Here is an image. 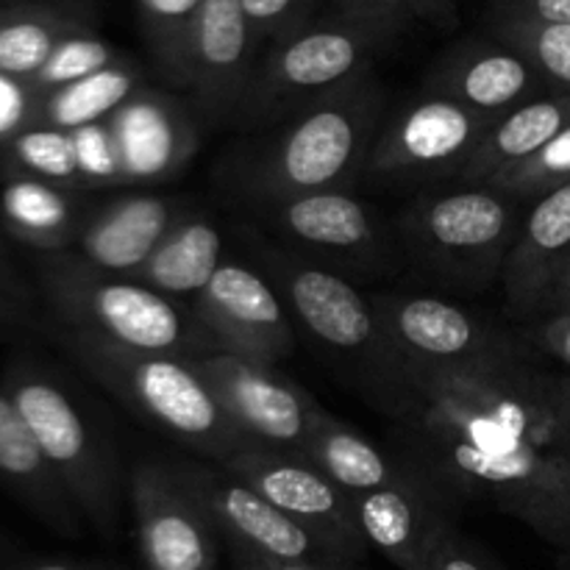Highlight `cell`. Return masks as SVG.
<instances>
[{"label":"cell","mask_w":570,"mask_h":570,"mask_svg":"<svg viewBox=\"0 0 570 570\" xmlns=\"http://www.w3.org/2000/svg\"><path fill=\"white\" fill-rule=\"evenodd\" d=\"M557 373L527 343L445 367L373 362L379 404L395 432V460L456 510L484 504L568 551L570 434Z\"/></svg>","instance_id":"6da1fadb"},{"label":"cell","mask_w":570,"mask_h":570,"mask_svg":"<svg viewBox=\"0 0 570 570\" xmlns=\"http://www.w3.org/2000/svg\"><path fill=\"white\" fill-rule=\"evenodd\" d=\"M384 126V89L365 72L304 106L239 156L232 181L254 204H282L312 193H348L362 178Z\"/></svg>","instance_id":"7a4b0ae2"},{"label":"cell","mask_w":570,"mask_h":570,"mask_svg":"<svg viewBox=\"0 0 570 570\" xmlns=\"http://www.w3.org/2000/svg\"><path fill=\"white\" fill-rule=\"evenodd\" d=\"M0 384L14 399L83 521L100 538H115L122 504L120 460L87 399L65 373L31 351H17L6 362Z\"/></svg>","instance_id":"3957f363"},{"label":"cell","mask_w":570,"mask_h":570,"mask_svg":"<svg viewBox=\"0 0 570 570\" xmlns=\"http://www.w3.org/2000/svg\"><path fill=\"white\" fill-rule=\"evenodd\" d=\"M33 278L50 328L189 362L217 351L198 323L189 326L170 298L137 278L95 271L72 254H37Z\"/></svg>","instance_id":"277c9868"},{"label":"cell","mask_w":570,"mask_h":570,"mask_svg":"<svg viewBox=\"0 0 570 570\" xmlns=\"http://www.w3.org/2000/svg\"><path fill=\"white\" fill-rule=\"evenodd\" d=\"M50 334L100 387L206 462L220 465L250 443L189 360L120 348L65 328Z\"/></svg>","instance_id":"5b68a950"},{"label":"cell","mask_w":570,"mask_h":570,"mask_svg":"<svg viewBox=\"0 0 570 570\" xmlns=\"http://www.w3.org/2000/svg\"><path fill=\"white\" fill-rule=\"evenodd\" d=\"M521 204L493 187H462L412 200L401 215V237L434 276L468 289L501 282L521 232Z\"/></svg>","instance_id":"8992f818"},{"label":"cell","mask_w":570,"mask_h":570,"mask_svg":"<svg viewBox=\"0 0 570 570\" xmlns=\"http://www.w3.org/2000/svg\"><path fill=\"white\" fill-rule=\"evenodd\" d=\"M390 42L384 33L343 17L309 22L259 59L234 126L273 131L304 106L371 72L376 53Z\"/></svg>","instance_id":"52a82bcc"},{"label":"cell","mask_w":570,"mask_h":570,"mask_svg":"<svg viewBox=\"0 0 570 570\" xmlns=\"http://www.w3.org/2000/svg\"><path fill=\"white\" fill-rule=\"evenodd\" d=\"M220 465L265 495L276 510L301 523L337 562L351 566L367 551L354 499L340 490L309 456L248 443Z\"/></svg>","instance_id":"ba28073f"},{"label":"cell","mask_w":570,"mask_h":570,"mask_svg":"<svg viewBox=\"0 0 570 570\" xmlns=\"http://www.w3.org/2000/svg\"><path fill=\"white\" fill-rule=\"evenodd\" d=\"M490 126L456 100L423 89L384 120L362 178L382 184L454 181Z\"/></svg>","instance_id":"9c48e42d"},{"label":"cell","mask_w":570,"mask_h":570,"mask_svg":"<svg viewBox=\"0 0 570 570\" xmlns=\"http://www.w3.org/2000/svg\"><path fill=\"white\" fill-rule=\"evenodd\" d=\"M379 317V345L373 362L417 367H445L504 354L521 345L504 328L482 321L465 306L432 295L384 293L373 301Z\"/></svg>","instance_id":"30bf717a"},{"label":"cell","mask_w":570,"mask_h":570,"mask_svg":"<svg viewBox=\"0 0 570 570\" xmlns=\"http://www.w3.org/2000/svg\"><path fill=\"white\" fill-rule=\"evenodd\" d=\"M193 367L250 443L306 456L312 429L326 410L293 379L226 351H209Z\"/></svg>","instance_id":"8fae6325"},{"label":"cell","mask_w":570,"mask_h":570,"mask_svg":"<svg viewBox=\"0 0 570 570\" xmlns=\"http://www.w3.org/2000/svg\"><path fill=\"white\" fill-rule=\"evenodd\" d=\"M193 317L217 351L250 362L276 365L295 348L293 323L278 289L265 273L239 262H223L195 298Z\"/></svg>","instance_id":"7c38bea8"},{"label":"cell","mask_w":570,"mask_h":570,"mask_svg":"<svg viewBox=\"0 0 570 570\" xmlns=\"http://www.w3.org/2000/svg\"><path fill=\"white\" fill-rule=\"evenodd\" d=\"M226 543L276 562H337L301 523L217 462H173Z\"/></svg>","instance_id":"4fadbf2b"},{"label":"cell","mask_w":570,"mask_h":570,"mask_svg":"<svg viewBox=\"0 0 570 570\" xmlns=\"http://www.w3.org/2000/svg\"><path fill=\"white\" fill-rule=\"evenodd\" d=\"M139 551L148 570H215L217 529L189 493L176 465L145 460L128 482Z\"/></svg>","instance_id":"5bb4252c"},{"label":"cell","mask_w":570,"mask_h":570,"mask_svg":"<svg viewBox=\"0 0 570 570\" xmlns=\"http://www.w3.org/2000/svg\"><path fill=\"white\" fill-rule=\"evenodd\" d=\"M259 45L239 0H204L189 45L187 92L206 128L237 122L259 67Z\"/></svg>","instance_id":"9a60e30c"},{"label":"cell","mask_w":570,"mask_h":570,"mask_svg":"<svg viewBox=\"0 0 570 570\" xmlns=\"http://www.w3.org/2000/svg\"><path fill=\"white\" fill-rule=\"evenodd\" d=\"M262 271L284 298L295 321L326 348L367 354L379 345V317L348 278L326 267L306 265L284 250H262Z\"/></svg>","instance_id":"2e32d148"},{"label":"cell","mask_w":570,"mask_h":570,"mask_svg":"<svg viewBox=\"0 0 570 570\" xmlns=\"http://www.w3.org/2000/svg\"><path fill=\"white\" fill-rule=\"evenodd\" d=\"M120 184L176 178L200 145L193 104L165 89L139 87L106 120Z\"/></svg>","instance_id":"e0dca14e"},{"label":"cell","mask_w":570,"mask_h":570,"mask_svg":"<svg viewBox=\"0 0 570 570\" xmlns=\"http://www.w3.org/2000/svg\"><path fill=\"white\" fill-rule=\"evenodd\" d=\"M354 507L367 546L401 570L426 568L434 543L456 527L460 512L406 465L399 479L354 499Z\"/></svg>","instance_id":"ac0fdd59"},{"label":"cell","mask_w":570,"mask_h":570,"mask_svg":"<svg viewBox=\"0 0 570 570\" xmlns=\"http://www.w3.org/2000/svg\"><path fill=\"white\" fill-rule=\"evenodd\" d=\"M262 217L298 250L345 267H379L390 250L371 209L343 189L267 204Z\"/></svg>","instance_id":"d6986e66"},{"label":"cell","mask_w":570,"mask_h":570,"mask_svg":"<svg viewBox=\"0 0 570 570\" xmlns=\"http://www.w3.org/2000/svg\"><path fill=\"white\" fill-rule=\"evenodd\" d=\"M423 89L445 95L490 122L529 100L551 95L532 61L499 39H468L451 48L429 72Z\"/></svg>","instance_id":"ffe728a7"},{"label":"cell","mask_w":570,"mask_h":570,"mask_svg":"<svg viewBox=\"0 0 570 570\" xmlns=\"http://www.w3.org/2000/svg\"><path fill=\"white\" fill-rule=\"evenodd\" d=\"M189 212L173 195L131 193L92 204L70 254L95 271L137 278L165 234Z\"/></svg>","instance_id":"44dd1931"},{"label":"cell","mask_w":570,"mask_h":570,"mask_svg":"<svg viewBox=\"0 0 570 570\" xmlns=\"http://www.w3.org/2000/svg\"><path fill=\"white\" fill-rule=\"evenodd\" d=\"M570 259V184L532 200L510 250L501 287L515 321H534L540 298Z\"/></svg>","instance_id":"7402d4cb"},{"label":"cell","mask_w":570,"mask_h":570,"mask_svg":"<svg viewBox=\"0 0 570 570\" xmlns=\"http://www.w3.org/2000/svg\"><path fill=\"white\" fill-rule=\"evenodd\" d=\"M0 484L50 532L61 538H81L87 521L72 504L53 468L48 465L37 438L3 384H0Z\"/></svg>","instance_id":"603a6c76"},{"label":"cell","mask_w":570,"mask_h":570,"mask_svg":"<svg viewBox=\"0 0 570 570\" xmlns=\"http://www.w3.org/2000/svg\"><path fill=\"white\" fill-rule=\"evenodd\" d=\"M92 204L87 193L26 176H0V226L37 254H70Z\"/></svg>","instance_id":"cb8c5ba5"},{"label":"cell","mask_w":570,"mask_h":570,"mask_svg":"<svg viewBox=\"0 0 570 570\" xmlns=\"http://www.w3.org/2000/svg\"><path fill=\"white\" fill-rule=\"evenodd\" d=\"M570 128V92H551L518 106L495 120L482 137L479 148L454 181L462 187L488 184L499 173L532 159Z\"/></svg>","instance_id":"d4e9b609"},{"label":"cell","mask_w":570,"mask_h":570,"mask_svg":"<svg viewBox=\"0 0 570 570\" xmlns=\"http://www.w3.org/2000/svg\"><path fill=\"white\" fill-rule=\"evenodd\" d=\"M223 234L212 217L189 209L154 250L137 282L165 298H198L223 265Z\"/></svg>","instance_id":"484cf974"},{"label":"cell","mask_w":570,"mask_h":570,"mask_svg":"<svg viewBox=\"0 0 570 570\" xmlns=\"http://www.w3.org/2000/svg\"><path fill=\"white\" fill-rule=\"evenodd\" d=\"M306 456L351 499H360V495L384 488L404 471L399 460H390L365 434L345 426L328 412H323L321 421L312 429Z\"/></svg>","instance_id":"4316f807"},{"label":"cell","mask_w":570,"mask_h":570,"mask_svg":"<svg viewBox=\"0 0 570 570\" xmlns=\"http://www.w3.org/2000/svg\"><path fill=\"white\" fill-rule=\"evenodd\" d=\"M81 31H92V20L59 6H0V72L28 81L67 37Z\"/></svg>","instance_id":"83f0119b"},{"label":"cell","mask_w":570,"mask_h":570,"mask_svg":"<svg viewBox=\"0 0 570 570\" xmlns=\"http://www.w3.org/2000/svg\"><path fill=\"white\" fill-rule=\"evenodd\" d=\"M139 87H145L142 67L134 59H122L81 81L42 95L33 126H50L61 131L95 126V122L109 120Z\"/></svg>","instance_id":"f1b7e54d"},{"label":"cell","mask_w":570,"mask_h":570,"mask_svg":"<svg viewBox=\"0 0 570 570\" xmlns=\"http://www.w3.org/2000/svg\"><path fill=\"white\" fill-rule=\"evenodd\" d=\"M0 176H26L87 193L78 170L76 137L50 126H28L0 142Z\"/></svg>","instance_id":"f546056e"},{"label":"cell","mask_w":570,"mask_h":570,"mask_svg":"<svg viewBox=\"0 0 570 570\" xmlns=\"http://www.w3.org/2000/svg\"><path fill=\"white\" fill-rule=\"evenodd\" d=\"M139 26L156 72L173 89L189 87V45L204 0H137Z\"/></svg>","instance_id":"4dcf8cb0"},{"label":"cell","mask_w":570,"mask_h":570,"mask_svg":"<svg viewBox=\"0 0 570 570\" xmlns=\"http://www.w3.org/2000/svg\"><path fill=\"white\" fill-rule=\"evenodd\" d=\"M488 26L493 39L532 61L551 92H570V26L540 22L499 6H490Z\"/></svg>","instance_id":"1f68e13d"},{"label":"cell","mask_w":570,"mask_h":570,"mask_svg":"<svg viewBox=\"0 0 570 570\" xmlns=\"http://www.w3.org/2000/svg\"><path fill=\"white\" fill-rule=\"evenodd\" d=\"M122 59H128V56L120 53L111 42L100 39L95 31L72 33L50 53V59L39 67L37 76L28 78L26 83L37 98H42L53 89L81 81V78L106 70V67L117 65Z\"/></svg>","instance_id":"d6a6232c"},{"label":"cell","mask_w":570,"mask_h":570,"mask_svg":"<svg viewBox=\"0 0 570 570\" xmlns=\"http://www.w3.org/2000/svg\"><path fill=\"white\" fill-rule=\"evenodd\" d=\"M562 184H570V128L562 131L554 142L546 145L540 154H534L532 159L499 173L482 187H493L499 193L523 200V204H532L534 198L562 187Z\"/></svg>","instance_id":"836d02e7"},{"label":"cell","mask_w":570,"mask_h":570,"mask_svg":"<svg viewBox=\"0 0 570 570\" xmlns=\"http://www.w3.org/2000/svg\"><path fill=\"white\" fill-rule=\"evenodd\" d=\"M317 0H239L259 42H284L312 22Z\"/></svg>","instance_id":"e575fe53"},{"label":"cell","mask_w":570,"mask_h":570,"mask_svg":"<svg viewBox=\"0 0 570 570\" xmlns=\"http://www.w3.org/2000/svg\"><path fill=\"white\" fill-rule=\"evenodd\" d=\"M72 137H76L78 170H81L83 189L89 193V189L117 187L120 184V173H117L115 145H111L106 120L87 128H78V131H72Z\"/></svg>","instance_id":"d590c367"},{"label":"cell","mask_w":570,"mask_h":570,"mask_svg":"<svg viewBox=\"0 0 570 570\" xmlns=\"http://www.w3.org/2000/svg\"><path fill=\"white\" fill-rule=\"evenodd\" d=\"M334 17L360 22V26L373 28L387 39H395L412 20L410 0H332Z\"/></svg>","instance_id":"8d00e7d4"},{"label":"cell","mask_w":570,"mask_h":570,"mask_svg":"<svg viewBox=\"0 0 570 570\" xmlns=\"http://www.w3.org/2000/svg\"><path fill=\"white\" fill-rule=\"evenodd\" d=\"M423 570H501V566L454 527L434 543Z\"/></svg>","instance_id":"74e56055"},{"label":"cell","mask_w":570,"mask_h":570,"mask_svg":"<svg viewBox=\"0 0 570 570\" xmlns=\"http://www.w3.org/2000/svg\"><path fill=\"white\" fill-rule=\"evenodd\" d=\"M39 98L26 81L0 72V142L33 126Z\"/></svg>","instance_id":"f35d334b"},{"label":"cell","mask_w":570,"mask_h":570,"mask_svg":"<svg viewBox=\"0 0 570 570\" xmlns=\"http://www.w3.org/2000/svg\"><path fill=\"white\" fill-rule=\"evenodd\" d=\"M521 340L532 351L560 362V365H566V371H570V315L538 317L534 323H529Z\"/></svg>","instance_id":"ab89813d"},{"label":"cell","mask_w":570,"mask_h":570,"mask_svg":"<svg viewBox=\"0 0 570 570\" xmlns=\"http://www.w3.org/2000/svg\"><path fill=\"white\" fill-rule=\"evenodd\" d=\"M499 9L518 11L540 22H557V26H570V0H493Z\"/></svg>","instance_id":"60d3db41"},{"label":"cell","mask_w":570,"mask_h":570,"mask_svg":"<svg viewBox=\"0 0 570 570\" xmlns=\"http://www.w3.org/2000/svg\"><path fill=\"white\" fill-rule=\"evenodd\" d=\"M0 289H3L9 298H14L20 306H26V309L33 312L37 289L28 287L26 278H22L20 271L14 267V259H11V254H9V245H6L3 226H0Z\"/></svg>","instance_id":"b9f144b4"},{"label":"cell","mask_w":570,"mask_h":570,"mask_svg":"<svg viewBox=\"0 0 570 570\" xmlns=\"http://www.w3.org/2000/svg\"><path fill=\"white\" fill-rule=\"evenodd\" d=\"M546 315H570V259L562 265V271L557 273L554 282L549 284V289L540 298L538 317ZM534 317V321H538Z\"/></svg>","instance_id":"7bdbcfd3"},{"label":"cell","mask_w":570,"mask_h":570,"mask_svg":"<svg viewBox=\"0 0 570 570\" xmlns=\"http://www.w3.org/2000/svg\"><path fill=\"white\" fill-rule=\"evenodd\" d=\"M415 20L432 22L438 28L456 26V0H410Z\"/></svg>","instance_id":"ee69618b"},{"label":"cell","mask_w":570,"mask_h":570,"mask_svg":"<svg viewBox=\"0 0 570 570\" xmlns=\"http://www.w3.org/2000/svg\"><path fill=\"white\" fill-rule=\"evenodd\" d=\"M31 309L20 306L14 298H9V295L0 289V334H9L14 332V328L26 326V323H31Z\"/></svg>","instance_id":"f6af8a7d"},{"label":"cell","mask_w":570,"mask_h":570,"mask_svg":"<svg viewBox=\"0 0 570 570\" xmlns=\"http://www.w3.org/2000/svg\"><path fill=\"white\" fill-rule=\"evenodd\" d=\"M250 554H254V551H250ZM254 557L262 570H348L345 562H276V560H265V557L259 554Z\"/></svg>","instance_id":"bcb514c9"},{"label":"cell","mask_w":570,"mask_h":570,"mask_svg":"<svg viewBox=\"0 0 570 570\" xmlns=\"http://www.w3.org/2000/svg\"><path fill=\"white\" fill-rule=\"evenodd\" d=\"M92 566L87 562H72V560H33L22 562L17 570H89Z\"/></svg>","instance_id":"7dc6e473"},{"label":"cell","mask_w":570,"mask_h":570,"mask_svg":"<svg viewBox=\"0 0 570 570\" xmlns=\"http://www.w3.org/2000/svg\"><path fill=\"white\" fill-rule=\"evenodd\" d=\"M557 395H560L562 423H566V429L570 434V371L557 373Z\"/></svg>","instance_id":"c3c4849f"},{"label":"cell","mask_w":570,"mask_h":570,"mask_svg":"<svg viewBox=\"0 0 570 570\" xmlns=\"http://www.w3.org/2000/svg\"><path fill=\"white\" fill-rule=\"evenodd\" d=\"M228 549H232V557H234V570H262L259 562H256V557L250 554L248 549H243V546H232V543H228Z\"/></svg>","instance_id":"681fc988"},{"label":"cell","mask_w":570,"mask_h":570,"mask_svg":"<svg viewBox=\"0 0 570 570\" xmlns=\"http://www.w3.org/2000/svg\"><path fill=\"white\" fill-rule=\"evenodd\" d=\"M22 566L20 554L14 551V546L0 534V570H17Z\"/></svg>","instance_id":"f907efd6"},{"label":"cell","mask_w":570,"mask_h":570,"mask_svg":"<svg viewBox=\"0 0 570 570\" xmlns=\"http://www.w3.org/2000/svg\"><path fill=\"white\" fill-rule=\"evenodd\" d=\"M42 3L59 6V9H67V11H76V14L92 20V14H89V6H92V0H42Z\"/></svg>","instance_id":"816d5d0a"},{"label":"cell","mask_w":570,"mask_h":570,"mask_svg":"<svg viewBox=\"0 0 570 570\" xmlns=\"http://www.w3.org/2000/svg\"><path fill=\"white\" fill-rule=\"evenodd\" d=\"M566 515H568V551L566 554H570V465H568V473H566Z\"/></svg>","instance_id":"f5cc1de1"},{"label":"cell","mask_w":570,"mask_h":570,"mask_svg":"<svg viewBox=\"0 0 570 570\" xmlns=\"http://www.w3.org/2000/svg\"><path fill=\"white\" fill-rule=\"evenodd\" d=\"M560 568L570 570V554H566V551H560Z\"/></svg>","instance_id":"db71d44e"},{"label":"cell","mask_w":570,"mask_h":570,"mask_svg":"<svg viewBox=\"0 0 570 570\" xmlns=\"http://www.w3.org/2000/svg\"><path fill=\"white\" fill-rule=\"evenodd\" d=\"M89 570H104V568H98V566H92V568H89Z\"/></svg>","instance_id":"11a10c76"}]
</instances>
